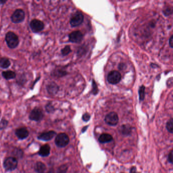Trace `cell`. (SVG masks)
<instances>
[{
    "label": "cell",
    "mask_w": 173,
    "mask_h": 173,
    "mask_svg": "<svg viewBox=\"0 0 173 173\" xmlns=\"http://www.w3.org/2000/svg\"><path fill=\"white\" fill-rule=\"evenodd\" d=\"M35 171L38 173H44L46 170L45 164L44 163L38 161L34 166Z\"/></svg>",
    "instance_id": "cell-17"
},
{
    "label": "cell",
    "mask_w": 173,
    "mask_h": 173,
    "mask_svg": "<svg viewBox=\"0 0 173 173\" xmlns=\"http://www.w3.org/2000/svg\"><path fill=\"white\" fill-rule=\"evenodd\" d=\"M168 161H169L171 164L173 163V150H172L171 151V152H170V154H169V155H168Z\"/></svg>",
    "instance_id": "cell-30"
},
{
    "label": "cell",
    "mask_w": 173,
    "mask_h": 173,
    "mask_svg": "<svg viewBox=\"0 0 173 173\" xmlns=\"http://www.w3.org/2000/svg\"><path fill=\"white\" fill-rule=\"evenodd\" d=\"M124 65H125V64H120L119 65V68L120 69H122V67H124Z\"/></svg>",
    "instance_id": "cell-35"
},
{
    "label": "cell",
    "mask_w": 173,
    "mask_h": 173,
    "mask_svg": "<svg viewBox=\"0 0 173 173\" xmlns=\"http://www.w3.org/2000/svg\"><path fill=\"white\" fill-rule=\"evenodd\" d=\"M166 128L168 131L170 133H173V119H171L170 120H169L167 123L166 125Z\"/></svg>",
    "instance_id": "cell-23"
},
{
    "label": "cell",
    "mask_w": 173,
    "mask_h": 173,
    "mask_svg": "<svg viewBox=\"0 0 173 173\" xmlns=\"http://www.w3.org/2000/svg\"><path fill=\"white\" fill-rule=\"evenodd\" d=\"M130 173H140L137 172V169L135 167H132L131 169V171Z\"/></svg>",
    "instance_id": "cell-32"
},
{
    "label": "cell",
    "mask_w": 173,
    "mask_h": 173,
    "mask_svg": "<svg viewBox=\"0 0 173 173\" xmlns=\"http://www.w3.org/2000/svg\"><path fill=\"white\" fill-rule=\"evenodd\" d=\"M83 38V35L79 30L72 32L69 35V41L72 43H80Z\"/></svg>",
    "instance_id": "cell-10"
},
{
    "label": "cell",
    "mask_w": 173,
    "mask_h": 173,
    "mask_svg": "<svg viewBox=\"0 0 173 173\" xmlns=\"http://www.w3.org/2000/svg\"><path fill=\"white\" fill-rule=\"evenodd\" d=\"M169 45L171 48H173V36L172 35L169 39Z\"/></svg>",
    "instance_id": "cell-31"
},
{
    "label": "cell",
    "mask_w": 173,
    "mask_h": 173,
    "mask_svg": "<svg viewBox=\"0 0 173 173\" xmlns=\"http://www.w3.org/2000/svg\"></svg>",
    "instance_id": "cell-37"
},
{
    "label": "cell",
    "mask_w": 173,
    "mask_h": 173,
    "mask_svg": "<svg viewBox=\"0 0 173 173\" xmlns=\"http://www.w3.org/2000/svg\"><path fill=\"white\" fill-rule=\"evenodd\" d=\"M40 79V77H38V78H37L36 80L35 81V82H34V83L33 84V85H32V88H31L32 90H33V88H34V86H35V83H36L37 82H38V81Z\"/></svg>",
    "instance_id": "cell-33"
},
{
    "label": "cell",
    "mask_w": 173,
    "mask_h": 173,
    "mask_svg": "<svg viewBox=\"0 0 173 173\" xmlns=\"http://www.w3.org/2000/svg\"><path fill=\"white\" fill-rule=\"evenodd\" d=\"M70 139L68 136L65 133H60L56 136L55 139V143L58 147H65L68 145Z\"/></svg>",
    "instance_id": "cell-2"
},
{
    "label": "cell",
    "mask_w": 173,
    "mask_h": 173,
    "mask_svg": "<svg viewBox=\"0 0 173 173\" xmlns=\"http://www.w3.org/2000/svg\"><path fill=\"white\" fill-rule=\"evenodd\" d=\"M44 117V113L42 110L40 108H35L34 109L29 115V119L35 122H40Z\"/></svg>",
    "instance_id": "cell-5"
},
{
    "label": "cell",
    "mask_w": 173,
    "mask_h": 173,
    "mask_svg": "<svg viewBox=\"0 0 173 173\" xmlns=\"http://www.w3.org/2000/svg\"><path fill=\"white\" fill-rule=\"evenodd\" d=\"M30 26L32 32L34 33H37L41 32L44 28V23L40 20L36 19L32 20L30 23Z\"/></svg>",
    "instance_id": "cell-8"
},
{
    "label": "cell",
    "mask_w": 173,
    "mask_h": 173,
    "mask_svg": "<svg viewBox=\"0 0 173 173\" xmlns=\"http://www.w3.org/2000/svg\"><path fill=\"white\" fill-rule=\"evenodd\" d=\"M98 92H99V89L97 87V84L95 82V81L93 80L92 83V93L94 95H96L97 94Z\"/></svg>",
    "instance_id": "cell-25"
},
{
    "label": "cell",
    "mask_w": 173,
    "mask_h": 173,
    "mask_svg": "<svg viewBox=\"0 0 173 173\" xmlns=\"http://www.w3.org/2000/svg\"><path fill=\"white\" fill-rule=\"evenodd\" d=\"M120 132L123 135H129L132 132V128L129 125H123L120 128Z\"/></svg>",
    "instance_id": "cell-19"
},
{
    "label": "cell",
    "mask_w": 173,
    "mask_h": 173,
    "mask_svg": "<svg viewBox=\"0 0 173 173\" xmlns=\"http://www.w3.org/2000/svg\"><path fill=\"white\" fill-rule=\"evenodd\" d=\"M11 65L10 61L8 58H3L0 59V67L3 69H7Z\"/></svg>",
    "instance_id": "cell-20"
},
{
    "label": "cell",
    "mask_w": 173,
    "mask_h": 173,
    "mask_svg": "<svg viewBox=\"0 0 173 173\" xmlns=\"http://www.w3.org/2000/svg\"><path fill=\"white\" fill-rule=\"evenodd\" d=\"M172 12H173L172 8H166L163 11V13L164 14V15H166L167 16H168L171 15L172 14Z\"/></svg>",
    "instance_id": "cell-26"
},
{
    "label": "cell",
    "mask_w": 173,
    "mask_h": 173,
    "mask_svg": "<svg viewBox=\"0 0 173 173\" xmlns=\"http://www.w3.org/2000/svg\"><path fill=\"white\" fill-rule=\"evenodd\" d=\"M5 41L8 46L10 49H14L18 46L19 40L17 35L13 32H9L6 34Z\"/></svg>",
    "instance_id": "cell-1"
},
{
    "label": "cell",
    "mask_w": 173,
    "mask_h": 173,
    "mask_svg": "<svg viewBox=\"0 0 173 173\" xmlns=\"http://www.w3.org/2000/svg\"><path fill=\"white\" fill-rule=\"evenodd\" d=\"M122 79L120 73L117 71H112L109 73L107 76V80L111 84H116L120 82Z\"/></svg>",
    "instance_id": "cell-6"
},
{
    "label": "cell",
    "mask_w": 173,
    "mask_h": 173,
    "mask_svg": "<svg viewBox=\"0 0 173 173\" xmlns=\"http://www.w3.org/2000/svg\"><path fill=\"white\" fill-rule=\"evenodd\" d=\"M45 109L46 112L48 113H53L55 111V107H53V105H52L51 103H49L46 105Z\"/></svg>",
    "instance_id": "cell-24"
},
{
    "label": "cell",
    "mask_w": 173,
    "mask_h": 173,
    "mask_svg": "<svg viewBox=\"0 0 173 173\" xmlns=\"http://www.w3.org/2000/svg\"><path fill=\"white\" fill-rule=\"evenodd\" d=\"M113 140V137L109 134H103L99 137V141L102 144L109 143Z\"/></svg>",
    "instance_id": "cell-15"
},
{
    "label": "cell",
    "mask_w": 173,
    "mask_h": 173,
    "mask_svg": "<svg viewBox=\"0 0 173 173\" xmlns=\"http://www.w3.org/2000/svg\"><path fill=\"white\" fill-rule=\"evenodd\" d=\"M3 164L5 169L7 171H12L15 170L17 167L18 161L15 157H9L5 160Z\"/></svg>",
    "instance_id": "cell-3"
},
{
    "label": "cell",
    "mask_w": 173,
    "mask_h": 173,
    "mask_svg": "<svg viewBox=\"0 0 173 173\" xmlns=\"http://www.w3.org/2000/svg\"><path fill=\"white\" fill-rule=\"evenodd\" d=\"M67 170H68V167L65 164L61 166L58 169V173H66Z\"/></svg>",
    "instance_id": "cell-28"
},
{
    "label": "cell",
    "mask_w": 173,
    "mask_h": 173,
    "mask_svg": "<svg viewBox=\"0 0 173 173\" xmlns=\"http://www.w3.org/2000/svg\"><path fill=\"white\" fill-rule=\"evenodd\" d=\"M6 2H7V1H2V0L0 1V4L2 5L5 4Z\"/></svg>",
    "instance_id": "cell-34"
},
{
    "label": "cell",
    "mask_w": 173,
    "mask_h": 173,
    "mask_svg": "<svg viewBox=\"0 0 173 173\" xmlns=\"http://www.w3.org/2000/svg\"><path fill=\"white\" fill-rule=\"evenodd\" d=\"M84 16L82 13L77 12L72 17L70 21V23L72 27H76L80 26L83 21Z\"/></svg>",
    "instance_id": "cell-7"
},
{
    "label": "cell",
    "mask_w": 173,
    "mask_h": 173,
    "mask_svg": "<svg viewBox=\"0 0 173 173\" xmlns=\"http://www.w3.org/2000/svg\"><path fill=\"white\" fill-rule=\"evenodd\" d=\"M56 132L53 131H49L47 132H43L38 137L39 140L44 141H48L51 140L56 135Z\"/></svg>",
    "instance_id": "cell-11"
},
{
    "label": "cell",
    "mask_w": 173,
    "mask_h": 173,
    "mask_svg": "<svg viewBox=\"0 0 173 173\" xmlns=\"http://www.w3.org/2000/svg\"><path fill=\"white\" fill-rule=\"evenodd\" d=\"M15 135L18 138L23 140L29 136V132L26 128H19L15 131Z\"/></svg>",
    "instance_id": "cell-12"
},
{
    "label": "cell",
    "mask_w": 173,
    "mask_h": 173,
    "mask_svg": "<svg viewBox=\"0 0 173 173\" xmlns=\"http://www.w3.org/2000/svg\"><path fill=\"white\" fill-rule=\"evenodd\" d=\"M50 147L49 145L45 144L41 146L38 154L41 157H47L50 154Z\"/></svg>",
    "instance_id": "cell-14"
},
{
    "label": "cell",
    "mask_w": 173,
    "mask_h": 173,
    "mask_svg": "<svg viewBox=\"0 0 173 173\" xmlns=\"http://www.w3.org/2000/svg\"><path fill=\"white\" fill-rule=\"evenodd\" d=\"M25 18V13L24 11L22 9H16L12 14L11 17V21L14 23H19L24 20Z\"/></svg>",
    "instance_id": "cell-4"
},
{
    "label": "cell",
    "mask_w": 173,
    "mask_h": 173,
    "mask_svg": "<svg viewBox=\"0 0 173 173\" xmlns=\"http://www.w3.org/2000/svg\"><path fill=\"white\" fill-rule=\"evenodd\" d=\"M105 121L107 124L112 126L117 125L119 122L118 116L114 112H111L107 114L105 118Z\"/></svg>",
    "instance_id": "cell-9"
},
{
    "label": "cell",
    "mask_w": 173,
    "mask_h": 173,
    "mask_svg": "<svg viewBox=\"0 0 173 173\" xmlns=\"http://www.w3.org/2000/svg\"><path fill=\"white\" fill-rule=\"evenodd\" d=\"M2 75L3 78L6 80H10V79H14L16 77V74L14 72L12 71H3L2 73Z\"/></svg>",
    "instance_id": "cell-16"
},
{
    "label": "cell",
    "mask_w": 173,
    "mask_h": 173,
    "mask_svg": "<svg viewBox=\"0 0 173 173\" xmlns=\"http://www.w3.org/2000/svg\"><path fill=\"white\" fill-rule=\"evenodd\" d=\"M8 122L5 119H2L0 122V129L2 130L7 126Z\"/></svg>",
    "instance_id": "cell-27"
},
{
    "label": "cell",
    "mask_w": 173,
    "mask_h": 173,
    "mask_svg": "<svg viewBox=\"0 0 173 173\" xmlns=\"http://www.w3.org/2000/svg\"><path fill=\"white\" fill-rule=\"evenodd\" d=\"M87 128V126H85V127H84V128H83V129H82V132H85V131H86V130Z\"/></svg>",
    "instance_id": "cell-36"
},
{
    "label": "cell",
    "mask_w": 173,
    "mask_h": 173,
    "mask_svg": "<svg viewBox=\"0 0 173 173\" xmlns=\"http://www.w3.org/2000/svg\"><path fill=\"white\" fill-rule=\"evenodd\" d=\"M71 52V49L70 46H65L64 48H62L61 50V53L62 56H66Z\"/></svg>",
    "instance_id": "cell-22"
},
{
    "label": "cell",
    "mask_w": 173,
    "mask_h": 173,
    "mask_svg": "<svg viewBox=\"0 0 173 173\" xmlns=\"http://www.w3.org/2000/svg\"><path fill=\"white\" fill-rule=\"evenodd\" d=\"M47 92L51 95H55L59 90V87L55 82H50L46 86Z\"/></svg>",
    "instance_id": "cell-13"
},
{
    "label": "cell",
    "mask_w": 173,
    "mask_h": 173,
    "mask_svg": "<svg viewBox=\"0 0 173 173\" xmlns=\"http://www.w3.org/2000/svg\"><path fill=\"white\" fill-rule=\"evenodd\" d=\"M139 96L140 101L144 100L145 97V87L144 85L140 87L139 90Z\"/></svg>",
    "instance_id": "cell-21"
},
{
    "label": "cell",
    "mask_w": 173,
    "mask_h": 173,
    "mask_svg": "<svg viewBox=\"0 0 173 173\" xmlns=\"http://www.w3.org/2000/svg\"><path fill=\"white\" fill-rule=\"evenodd\" d=\"M90 115L89 113H85V114H84L82 116V119L84 122H88L90 120Z\"/></svg>",
    "instance_id": "cell-29"
},
{
    "label": "cell",
    "mask_w": 173,
    "mask_h": 173,
    "mask_svg": "<svg viewBox=\"0 0 173 173\" xmlns=\"http://www.w3.org/2000/svg\"><path fill=\"white\" fill-rule=\"evenodd\" d=\"M67 72L62 69H56L53 71L51 73V75L53 77L57 78H61L65 76L67 74Z\"/></svg>",
    "instance_id": "cell-18"
}]
</instances>
